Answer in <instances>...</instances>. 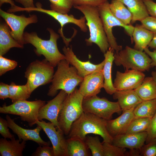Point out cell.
Segmentation results:
<instances>
[{
	"instance_id": "1",
	"label": "cell",
	"mask_w": 156,
	"mask_h": 156,
	"mask_svg": "<svg viewBox=\"0 0 156 156\" xmlns=\"http://www.w3.org/2000/svg\"><path fill=\"white\" fill-rule=\"evenodd\" d=\"M107 125V120L93 114L83 112L72 124L68 137L84 140L87 135L93 134L101 136L103 142L112 144L113 138L109 133Z\"/></svg>"
},
{
	"instance_id": "2",
	"label": "cell",
	"mask_w": 156,
	"mask_h": 156,
	"mask_svg": "<svg viewBox=\"0 0 156 156\" xmlns=\"http://www.w3.org/2000/svg\"><path fill=\"white\" fill-rule=\"evenodd\" d=\"M47 29L50 34L49 40L42 39L35 32H24L23 39L25 44H30L35 48L34 51L36 55H43L51 65L55 67L60 61L65 59V56L60 52L57 47V41L60 35L52 28H48Z\"/></svg>"
},
{
	"instance_id": "3",
	"label": "cell",
	"mask_w": 156,
	"mask_h": 156,
	"mask_svg": "<svg viewBox=\"0 0 156 156\" xmlns=\"http://www.w3.org/2000/svg\"><path fill=\"white\" fill-rule=\"evenodd\" d=\"M74 8L79 10L84 15L86 25L90 32V37L85 41L87 46L93 43L96 44L101 52L104 54L110 47L104 30L98 7L91 5H76Z\"/></svg>"
},
{
	"instance_id": "4",
	"label": "cell",
	"mask_w": 156,
	"mask_h": 156,
	"mask_svg": "<svg viewBox=\"0 0 156 156\" xmlns=\"http://www.w3.org/2000/svg\"><path fill=\"white\" fill-rule=\"evenodd\" d=\"M57 66L47 94L51 97L55 96L60 90H64L68 94L71 93L83 79L79 75L75 68L70 66L65 59L60 61Z\"/></svg>"
},
{
	"instance_id": "5",
	"label": "cell",
	"mask_w": 156,
	"mask_h": 156,
	"mask_svg": "<svg viewBox=\"0 0 156 156\" xmlns=\"http://www.w3.org/2000/svg\"><path fill=\"white\" fill-rule=\"evenodd\" d=\"M84 97L77 88L68 94L59 113L57 121L58 129L64 135H68L73 123L84 112L82 102Z\"/></svg>"
},
{
	"instance_id": "6",
	"label": "cell",
	"mask_w": 156,
	"mask_h": 156,
	"mask_svg": "<svg viewBox=\"0 0 156 156\" xmlns=\"http://www.w3.org/2000/svg\"><path fill=\"white\" fill-rule=\"evenodd\" d=\"M114 61L117 66L122 65L126 70L131 69L143 72L148 71L151 67V59L146 53L127 46L116 52Z\"/></svg>"
},
{
	"instance_id": "7",
	"label": "cell",
	"mask_w": 156,
	"mask_h": 156,
	"mask_svg": "<svg viewBox=\"0 0 156 156\" xmlns=\"http://www.w3.org/2000/svg\"><path fill=\"white\" fill-rule=\"evenodd\" d=\"M46 104L45 101L40 100L19 101L8 106L4 104L0 107V113L20 116L22 120L27 122L32 127L38 120L39 111Z\"/></svg>"
},
{
	"instance_id": "8",
	"label": "cell",
	"mask_w": 156,
	"mask_h": 156,
	"mask_svg": "<svg viewBox=\"0 0 156 156\" xmlns=\"http://www.w3.org/2000/svg\"><path fill=\"white\" fill-rule=\"evenodd\" d=\"M104 31L109 43L116 52L122 49V46L118 45L112 32L113 28L116 26L123 27L133 41L132 34L134 27L132 25H126L122 23L113 14L109 8L108 1L97 6Z\"/></svg>"
},
{
	"instance_id": "9",
	"label": "cell",
	"mask_w": 156,
	"mask_h": 156,
	"mask_svg": "<svg viewBox=\"0 0 156 156\" xmlns=\"http://www.w3.org/2000/svg\"><path fill=\"white\" fill-rule=\"evenodd\" d=\"M54 67L45 59L42 61L36 60L29 64L25 73V77L31 93L39 86L51 82Z\"/></svg>"
},
{
	"instance_id": "10",
	"label": "cell",
	"mask_w": 156,
	"mask_h": 156,
	"mask_svg": "<svg viewBox=\"0 0 156 156\" xmlns=\"http://www.w3.org/2000/svg\"><path fill=\"white\" fill-rule=\"evenodd\" d=\"M82 105L84 112L93 114L107 120H111L114 114L122 111L118 101H111L97 95L84 98Z\"/></svg>"
},
{
	"instance_id": "11",
	"label": "cell",
	"mask_w": 156,
	"mask_h": 156,
	"mask_svg": "<svg viewBox=\"0 0 156 156\" xmlns=\"http://www.w3.org/2000/svg\"><path fill=\"white\" fill-rule=\"evenodd\" d=\"M0 15L10 28V33L12 37L23 46L25 44L23 38L24 30L28 25L38 21L37 16L34 14L28 17H26L23 14L18 16L13 13L6 12L1 9Z\"/></svg>"
},
{
	"instance_id": "12",
	"label": "cell",
	"mask_w": 156,
	"mask_h": 156,
	"mask_svg": "<svg viewBox=\"0 0 156 156\" xmlns=\"http://www.w3.org/2000/svg\"><path fill=\"white\" fill-rule=\"evenodd\" d=\"M36 124L40 126L50 139L53 147L54 156H68L67 140L64 134L57 129L51 122L37 120Z\"/></svg>"
},
{
	"instance_id": "13",
	"label": "cell",
	"mask_w": 156,
	"mask_h": 156,
	"mask_svg": "<svg viewBox=\"0 0 156 156\" xmlns=\"http://www.w3.org/2000/svg\"><path fill=\"white\" fill-rule=\"evenodd\" d=\"M67 94L65 91L61 90L54 98L47 101V103L42 106L39 111L38 120H47L58 129L57 119Z\"/></svg>"
},
{
	"instance_id": "14",
	"label": "cell",
	"mask_w": 156,
	"mask_h": 156,
	"mask_svg": "<svg viewBox=\"0 0 156 156\" xmlns=\"http://www.w3.org/2000/svg\"><path fill=\"white\" fill-rule=\"evenodd\" d=\"M145 78L142 72L130 69L122 73L117 71L113 86L116 91L134 90L140 86Z\"/></svg>"
},
{
	"instance_id": "15",
	"label": "cell",
	"mask_w": 156,
	"mask_h": 156,
	"mask_svg": "<svg viewBox=\"0 0 156 156\" xmlns=\"http://www.w3.org/2000/svg\"><path fill=\"white\" fill-rule=\"evenodd\" d=\"M62 51L65 56V60L76 69L79 75L84 78L92 73L103 70L105 64L104 60L101 63L95 64L89 61L83 62L79 60L73 52L72 46L70 47L64 46Z\"/></svg>"
},
{
	"instance_id": "16",
	"label": "cell",
	"mask_w": 156,
	"mask_h": 156,
	"mask_svg": "<svg viewBox=\"0 0 156 156\" xmlns=\"http://www.w3.org/2000/svg\"><path fill=\"white\" fill-rule=\"evenodd\" d=\"M40 11L51 16L60 23L61 28L59 29L58 32L62 37L66 47H68L71 39L66 38L63 34V27L65 25L68 23H73L78 27L82 31L86 32L88 31V27L86 25V19L84 16L78 19L75 18L73 15L62 14L52 10L41 8Z\"/></svg>"
},
{
	"instance_id": "17",
	"label": "cell",
	"mask_w": 156,
	"mask_h": 156,
	"mask_svg": "<svg viewBox=\"0 0 156 156\" xmlns=\"http://www.w3.org/2000/svg\"><path fill=\"white\" fill-rule=\"evenodd\" d=\"M80 83L78 90L84 98L97 95L103 87L104 78L103 70L86 76Z\"/></svg>"
},
{
	"instance_id": "18",
	"label": "cell",
	"mask_w": 156,
	"mask_h": 156,
	"mask_svg": "<svg viewBox=\"0 0 156 156\" xmlns=\"http://www.w3.org/2000/svg\"><path fill=\"white\" fill-rule=\"evenodd\" d=\"M6 119L8 122V127L17 135L21 140H22L26 141L31 140L35 142L39 146L50 145L49 142L44 141L40 137V132L42 128L40 126L37 125L36 127L33 129H25L16 124L14 120L9 115H6Z\"/></svg>"
},
{
	"instance_id": "19",
	"label": "cell",
	"mask_w": 156,
	"mask_h": 156,
	"mask_svg": "<svg viewBox=\"0 0 156 156\" xmlns=\"http://www.w3.org/2000/svg\"><path fill=\"white\" fill-rule=\"evenodd\" d=\"M147 136V131L137 133H123L113 137L112 144L130 150L140 149L144 144Z\"/></svg>"
},
{
	"instance_id": "20",
	"label": "cell",
	"mask_w": 156,
	"mask_h": 156,
	"mask_svg": "<svg viewBox=\"0 0 156 156\" xmlns=\"http://www.w3.org/2000/svg\"><path fill=\"white\" fill-rule=\"evenodd\" d=\"M134 108L125 111L116 118L107 120V130L112 137L124 133L135 118Z\"/></svg>"
},
{
	"instance_id": "21",
	"label": "cell",
	"mask_w": 156,
	"mask_h": 156,
	"mask_svg": "<svg viewBox=\"0 0 156 156\" xmlns=\"http://www.w3.org/2000/svg\"><path fill=\"white\" fill-rule=\"evenodd\" d=\"M113 97L118 100L122 112L135 108L143 101L134 90L116 91Z\"/></svg>"
},
{
	"instance_id": "22",
	"label": "cell",
	"mask_w": 156,
	"mask_h": 156,
	"mask_svg": "<svg viewBox=\"0 0 156 156\" xmlns=\"http://www.w3.org/2000/svg\"><path fill=\"white\" fill-rule=\"evenodd\" d=\"M16 140L14 135L10 140L5 138L0 139V153L1 156H22L26 146V141Z\"/></svg>"
},
{
	"instance_id": "23",
	"label": "cell",
	"mask_w": 156,
	"mask_h": 156,
	"mask_svg": "<svg viewBox=\"0 0 156 156\" xmlns=\"http://www.w3.org/2000/svg\"><path fill=\"white\" fill-rule=\"evenodd\" d=\"M114 51L110 47L104 54L105 62L103 69L104 78L103 88L110 95H113L116 91L112 81L111 75L112 66L114 60Z\"/></svg>"
},
{
	"instance_id": "24",
	"label": "cell",
	"mask_w": 156,
	"mask_h": 156,
	"mask_svg": "<svg viewBox=\"0 0 156 156\" xmlns=\"http://www.w3.org/2000/svg\"><path fill=\"white\" fill-rule=\"evenodd\" d=\"M154 34L155 33L145 28L141 25H136L132 34L133 40L135 42L133 48L143 51L144 49L148 47Z\"/></svg>"
},
{
	"instance_id": "25",
	"label": "cell",
	"mask_w": 156,
	"mask_h": 156,
	"mask_svg": "<svg viewBox=\"0 0 156 156\" xmlns=\"http://www.w3.org/2000/svg\"><path fill=\"white\" fill-rule=\"evenodd\" d=\"M10 30L6 23L0 24V55H4L12 48H23V46L19 44L12 37L10 34Z\"/></svg>"
},
{
	"instance_id": "26",
	"label": "cell",
	"mask_w": 156,
	"mask_h": 156,
	"mask_svg": "<svg viewBox=\"0 0 156 156\" xmlns=\"http://www.w3.org/2000/svg\"><path fill=\"white\" fill-rule=\"evenodd\" d=\"M122 2L131 12L132 16L131 23L137 21H140L149 16L146 5L142 0H119Z\"/></svg>"
},
{
	"instance_id": "27",
	"label": "cell",
	"mask_w": 156,
	"mask_h": 156,
	"mask_svg": "<svg viewBox=\"0 0 156 156\" xmlns=\"http://www.w3.org/2000/svg\"><path fill=\"white\" fill-rule=\"evenodd\" d=\"M134 90L143 101L156 99V83L152 77H145Z\"/></svg>"
},
{
	"instance_id": "28",
	"label": "cell",
	"mask_w": 156,
	"mask_h": 156,
	"mask_svg": "<svg viewBox=\"0 0 156 156\" xmlns=\"http://www.w3.org/2000/svg\"><path fill=\"white\" fill-rule=\"evenodd\" d=\"M125 5L119 0H112L109 8L114 15L124 24L131 25L132 14Z\"/></svg>"
},
{
	"instance_id": "29",
	"label": "cell",
	"mask_w": 156,
	"mask_h": 156,
	"mask_svg": "<svg viewBox=\"0 0 156 156\" xmlns=\"http://www.w3.org/2000/svg\"><path fill=\"white\" fill-rule=\"evenodd\" d=\"M68 156H90L88 147L84 140L74 138L67 139Z\"/></svg>"
},
{
	"instance_id": "30",
	"label": "cell",
	"mask_w": 156,
	"mask_h": 156,
	"mask_svg": "<svg viewBox=\"0 0 156 156\" xmlns=\"http://www.w3.org/2000/svg\"><path fill=\"white\" fill-rule=\"evenodd\" d=\"M156 112V99L143 101L134 109L135 118H152Z\"/></svg>"
},
{
	"instance_id": "31",
	"label": "cell",
	"mask_w": 156,
	"mask_h": 156,
	"mask_svg": "<svg viewBox=\"0 0 156 156\" xmlns=\"http://www.w3.org/2000/svg\"><path fill=\"white\" fill-rule=\"evenodd\" d=\"M9 98L13 103L19 101L27 100L31 94L27 83L24 85H17L12 82L9 85Z\"/></svg>"
},
{
	"instance_id": "32",
	"label": "cell",
	"mask_w": 156,
	"mask_h": 156,
	"mask_svg": "<svg viewBox=\"0 0 156 156\" xmlns=\"http://www.w3.org/2000/svg\"><path fill=\"white\" fill-rule=\"evenodd\" d=\"M152 118H135L124 133H137L147 131L150 125Z\"/></svg>"
},
{
	"instance_id": "33",
	"label": "cell",
	"mask_w": 156,
	"mask_h": 156,
	"mask_svg": "<svg viewBox=\"0 0 156 156\" xmlns=\"http://www.w3.org/2000/svg\"><path fill=\"white\" fill-rule=\"evenodd\" d=\"M88 148L91 151L93 156H103L102 143L100 141L98 136L92 137L87 136L84 140Z\"/></svg>"
},
{
	"instance_id": "34",
	"label": "cell",
	"mask_w": 156,
	"mask_h": 156,
	"mask_svg": "<svg viewBox=\"0 0 156 156\" xmlns=\"http://www.w3.org/2000/svg\"><path fill=\"white\" fill-rule=\"evenodd\" d=\"M51 10L63 14H68L74 4L73 0H49Z\"/></svg>"
},
{
	"instance_id": "35",
	"label": "cell",
	"mask_w": 156,
	"mask_h": 156,
	"mask_svg": "<svg viewBox=\"0 0 156 156\" xmlns=\"http://www.w3.org/2000/svg\"><path fill=\"white\" fill-rule=\"evenodd\" d=\"M103 156H125L126 155V148L114 145L109 142H103Z\"/></svg>"
},
{
	"instance_id": "36",
	"label": "cell",
	"mask_w": 156,
	"mask_h": 156,
	"mask_svg": "<svg viewBox=\"0 0 156 156\" xmlns=\"http://www.w3.org/2000/svg\"><path fill=\"white\" fill-rule=\"evenodd\" d=\"M17 62L5 58L0 55V76L15 68L17 66Z\"/></svg>"
},
{
	"instance_id": "37",
	"label": "cell",
	"mask_w": 156,
	"mask_h": 156,
	"mask_svg": "<svg viewBox=\"0 0 156 156\" xmlns=\"http://www.w3.org/2000/svg\"><path fill=\"white\" fill-rule=\"evenodd\" d=\"M140 150V155L156 156V139L144 144Z\"/></svg>"
},
{
	"instance_id": "38",
	"label": "cell",
	"mask_w": 156,
	"mask_h": 156,
	"mask_svg": "<svg viewBox=\"0 0 156 156\" xmlns=\"http://www.w3.org/2000/svg\"><path fill=\"white\" fill-rule=\"evenodd\" d=\"M33 156H54L52 146H39L31 155Z\"/></svg>"
},
{
	"instance_id": "39",
	"label": "cell",
	"mask_w": 156,
	"mask_h": 156,
	"mask_svg": "<svg viewBox=\"0 0 156 156\" xmlns=\"http://www.w3.org/2000/svg\"><path fill=\"white\" fill-rule=\"evenodd\" d=\"M141 25L146 29L156 34V18L148 16L140 21Z\"/></svg>"
},
{
	"instance_id": "40",
	"label": "cell",
	"mask_w": 156,
	"mask_h": 156,
	"mask_svg": "<svg viewBox=\"0 0 156 156\" xmlns=\"http://www.w3.org/2000/svg\"><path fill=\"white\" fill-rule=\"evenodd\" d=\"M147 132V136L145 142L146 144L156 139V112L151 118L150 126Z\"/></svg>"
},
{
	"instance_id": "41",
	"label": "cell",
	"mask_w": 156,
	"mask_h": 156,
	"mask_svg": "<svg viewBox=\"0 0 156 156\" xmlns=\"http://www.w3.org/2000/svg\"><path fill=\"white\" fill-rule=\"evenodd\" d=\"M7 120L0 117V133L4 138L11 139L14 135L10 132Z\"/></svg>"
},
{
	"instance_id": "42",
	"label": "cell",
	"mask_w": 156,
	"mask_h": 156,
	"mask_svg": "<svg viewBox=\"0 0 156 156\" xmlns=\"http://www.w3.org/2000/svg\"><path fill=\"white\" fill-rule=\"evenodd\" d=\"M74 6L91 5L98 6L108 0H73Z\"/></svg>"
},
{
	"instance_id": "43",
	"label": "cell",
	"mask_w": 156,
	"mask_h": 156,
	"mask_svg": "<svg viewBox=\"0 0 156 156\" xmlns=\"http://www.w3.org/2000/svg\"><path fill=\"white\" fill-rule=\"evenodd\" d=\"M146 6L148 13L156 18V3L153 0H142Z\"/></svg>"
},
{
	"instance_id": "44",
	"label": "cell",
	"mask_w": 156,
	"mask_h": 156,
	"mask_svg": "<svg viewBox=\"0 0 156 156\" xmlns=\"http://www.w3.org/2000/svg\"><path fill=\"white\" fill-rule=\"evenodd\" d=\"M9 85L3 82L0 83V99L4 100L9 98Z\"/></svg>"
},
{
	"instance_id": "45",
	"label": "cell",
	"mask_w": 156,
	"mask_h": 156,
	"mask_svg": "<svg viewBox=\"0 0 156 156\" xmlns=\"http://www.w3.org/2000/svg\"><path fill=\"white\" fill-rule=\"evenodd\" d=\"M144 51L151 59V66L156 67V49L153 51H151L147 47L144 49Z\"/></svg>"
},
{
	"instance_id": "46",
	"label": "cell",
	"mask_w": 156,
	"mask_h": 156,
	"mask_svg": "<svg viewBox=\"0 0 156 156\" xmlns=\"http://www.w3.org/2000/svg\"><path fill=\"white\" fill-rule=\"evenodd\" d=\"M15 1L21 4L25 8L28 9L35 7L34 4V0H15Z\"/></svg>"
},
{
	"instance_id": "47",
	"label": "cell",
	"mask_w": 156,
	"mask_h": 156,
	"mask_svg": "<svg viewBox=\"0 0 156 156\" xmlns=\"http://www.w3.org/2000/svg\"><path fill=\"white\" fill-rule=\"evenodd\" d=\"M151 49H156V34H155L153 37L148 45Z\"/></svg>"
},
{
	"instance_id": "48",
	"label": "cell",
	"mask_w": 156,
	"mask_h": 156,
	"mask_svg": "<svg viewBox=\"0 0 156 156\" xmlns=\"http://www.w3.org/2000/svg\"><path fill=\"white\" fill-rule=\"evenodd\" d=\"M5 3H9L11 5V8H14L16 6L12 0H0V6H1Z\"/></svg>"
},
{
	"instance_id": "49",
	"label": "cell",
	"mask_w": 156,
	"mask_h": 156,
	"mask_svg": "<svg viewBox=\"0 0 156 156\" xmlns=\"http://www.w3.org/2000/svg\"><path fill=\"white\" fill-rule=\"evenodd\" d=\"M152 77L156 83V71H152L151 73Z\"/></svg>"
},
{
	"instance_id": "50",
	"label": "cell",
	"mask_w": 156,
	"mask_h": 156,
	"mask_svg": "<svg viewBox=\"0 0 156 156\" xmlns=\"http://www.w3.org/2000/svg\"><path fill=\"white\" fill-rule=\"evenodd\" d=\"M155 70H156V67H155Z\"/></svg>"
}]
</instances>
